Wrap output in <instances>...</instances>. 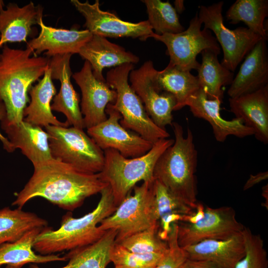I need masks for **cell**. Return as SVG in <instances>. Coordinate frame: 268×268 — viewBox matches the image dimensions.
<instances>
[{
  "label": "cell",
  "mask_w": 268,
  "mask_h": 268,
  "mask_svg": "<svg viewBox=\"0 0 268 268\" xmlns=\"http://www.w3.org/2000/svg\"><path fill=\"white\" fill-rule=\"evenodd\" d=\"M38 25L41 28L38 36L27 43V47L38 56L44 51L47 57L57 55L78 54L81 47L93 34L87 29H66L46 25L40 18Z\"/></svg>",
  "instance_id": "e0dca14e"
},
{
  "label": "cell",
  "mask_w": 268,
  "mask_h": 268,
  "mask_svg": "<svg viewBox=\"0 0 268 268\" xmlns=\"http://www.w3.org/2000/svg\"><path fill=\"white\" fill-rule=\"evenodd\" d=\"M43 228H37L25 234L20 239L12 243L0 245V267L1 266L21 265L27 263H46L55 261H67L65 256L52 254H36L33 245L36 236Z\"/></svg>",
  "instance_id": "f1b7e54d"
},
{
  "label": "cell",
  "mask_w": 268,
  "mask_h": 268,
  "mask_svg": "<svg viewBox=\"0 0 268 268\" xmlns=\"http://www.w3.org/2000/svg\"><path fill=\"white\" fill-rule=\"evenodd\" d=\"M5 268H6V267H5Z\"/></svg>",
  "instance_id": "f6af8a7d"
},
{
  "label": "cell",
  "mask_w": 268,
  "mask_h": 268,
  "mask_svg": "<svg viewBox=\"0 0 268 268\" xmlns=\"http://www.w3.org/2000/svg\"><path fill=\"white\" fill-rule=\"evenodd\" d=\"M53 158L82 172L98 173L104 163V154L83 130L49 125L45 128Z\"/></svg>",
  "instance_id": "ba28073f"
},
{
  "label": "cell",
  "mask_w": 268,
  "mask_h": 268,
  "mask_svg": "<svg viewBox=\"0 0 268 268\" xmlns=\"http://www.w3.org/2000/svg\"><path fill=\"white\" fill-rule=\"evenodd\" d=\"M0 125L14 150L20 149L33 164L53 159L49 134L41 127L24 120L17 124Z\"/></svg>",
  "instance_id": "cb8c5ba5"
},
{
  "label": "cell",
  "mask_w": 268,
  "mask_h": 268,
  "mask_svg": "<svg viewBox=\"0 0 268 268\" xmlns=\"http://www.w3.org/2000/svg\"><path fill=\"white\" fill-rule=\"evenodd\" d=\"M148 15L147 20L154 33L161 35L176 34L185 30L180 23L178 13L168 1L160 0H143Z\"/></svg>",
  "instance_id": "1f68e13d"
},
{
  "label": "cell",
  "mask_w": 268,
  "mask_h": 268,
  "mask_svg": "<svg viewBox=\"0 0 268 268\" xmlns=\"http://www.w3.org/2000/svg\"><path fill=\"white\" fill-rule=\"evenodd\" d=\"M47 225V220L34 213L24 211L19 207H5L0 210V245L14 242L28 231Z\"/></svg>",
  "instance_id": "f546056e"
},
{
  "label": "cell",
  "mask_w": 268,
  "mask_h": 268,
  "mask_svg": "<svg viewBox=\"0 0 268 268\" xmlns=\"http://www.w3.org/2000/svg\"><path fill=\"white\" fill-rule=\"evenodd\" d=\"M177 223V241L182 248L205 240H226L241 233L245 227L236 219L235 210L228 206H206L204 217L198 222Z\"/></svg>",
  "instance_id": "8fae6325"
},
{
  "label": "cell",
  "mask_w": 268,
  "mask_h": 268,
  "mask_svg": "<svg viewBox=\"0 0 268 268\" xmlns=\"http://www.w3.org/2000/svg\"><path fill=\"white\" fill-rule=\"evenodd\" d=\"M0 0V48L7 43L26 42L33 34V26L42 17L43 9L30 1L22 7L8 3L3 9Z\"/></svg>",
  "instance_id": "ffe728a7"
},
{
  "label": "cell",
  "mask_w": 268,
  "mask_h": 268,
  "mask_svg": "<svg viewBox=\"0 0 268 268\" xmlns=\"http://www.w3.org/2000/svg\"><path fill=\"white\" fill-rule=\"evenodd\" d=\"M156 70L153 62L147 61L138 68L131 70L129 79L149 117L158 127L165 129L166 126H172V112L177 102L173 94L161 91L156 86L154 80Z\"/></svg>",
  "instance_id": "7c38bea8"
},
{
  "label": "cell",
  "mask_w": 268,
  "mask_h": 268,
  "mask_svg": "<svg viewBox=\"0 0 268 268\" xmlns=\"http://www.w3.org/2000/svg\"><path fill=\"white\" fill-rule=\"evenodd\" d=\"M117 232L108 230L95 243L69 251L65 256L68 263L60 268H106L111 262L110 253ZM28 268H40L31 265Z\"/></svg>",
  "instance_id": "484cf974"
},
{
  "label": "cell",
  "mask_w": 268,
  "mask_h": 268,
  "mask_svg": "<svg viewBox=\"0 0 268 268\" xmlns=\"http://www.w3.org/2000/svg\"><path fill=\"white\" fill-rule=\"evenodd\" d=\"M6 111L4 103L0 101V122L6 117ZM0 140L2 143L4 149L8 152H12L15 150L7 138L4 136L0 132Z\"/></svg>",
  "instance_id": "60d3db41"
},
{
  "label": "cell",
  "mask_w": 268,
  "mask_h": 268,
  "mask_svg": "<svg viewBox=\"0 0 268 268\" xmlns=\"http://www.w3.org/2000/svg\"><path fill=\"white\" fill-rule=\"evenodd\" d=\"M182 248L189 259L209 261L217 268H235L246 253L242 232L226 240H205Z\"/></svg>",
  "instance_id": "7402d4cb"
},
{
  "label": "cell",
  "mask_w": 268,
  "mask_h": 268,
  "mask_svg": "<svg viewBox=\"0 0 268 268\" xmlns=\"http://www.w3.org/2000/svg\"><path fill=\"white\" fill-rule=\"evenodd\" d=\"M134 64L126 63L109 70L105 79L117 93L113 104L122 116L120 124L143 138L154 143L170 136L166 129L158 127L147 114L139 97L129 83V75Z\"/></svg>",
  "instance_id": "8992f818"
},
{
  "label": "cell",
  "mask_w": 268,
  "mask_h": 268,
  "mask_svg": "<svg viewBox=\"0 0 268 268\" xmlns=\"http://www.w3.org/2000/svg\"><path fill=\"white\" fill-rule=\"evenodd\" d=\"M72 77L81 92L80 111L85 128L88 129L107 118L105 112L108 104H114L116 92L105 80L96 78L93 74L89 63L85 61L80 71L72 74Z\"/></svg>",
  "instance_id": "9a60e30c"
},
{
  "label": "cell",
  "mask_w": 268,
  "mask_h": 268,
  "mask_svg": "<svg viewBox=\"0 0 268 268\" xmlns=\"http://www.w3.org/2000/svg\"><path fill=\"white\" fill-rule=\"evenodd\" d=\"M177 223L171 225L167 242L168 250L153 268H179L188 258L186 251L181 247L177 241Z\"/></svg>",
  "instance_id": "8d00e7d4"
},
{
  "label": "cell",
  "mask_w": 268,
  "mask_h": 268,
  "mask_svg": "<svg viewBox=\"0 0 268 268\" xmlns=\"http://www.w3.org/2000/svg\"><path fill=\"white\" fill-rule=\"evenodd\" d=\"M183 0H176L174 1V9L177 13H182L185 9L184 2Z\"/></svg>",
  "instance_id": "b9f144b4"
},
{
  "label": "cell",
  "mask_w": 268,
  "mask_h": 268,
  "mask_svg": "<svg viewBox=\"0 0 268 268\" xmlns=\"http://www.w3.org/2000/svg\"><path fill=\"white\" fill-rule=\"evenodd\" d=\"M222 101L218 99H208L205 92L201 88L188 100L187 105L193 115L198 118L207 121L211 126L215 139L224 142L230 135L239 138L254 134L253 129L243 124L239 119L232 120L223 119L220 113Z\"/></svg>",
  "instance_id": "ac0fdd59"
},
{
  "label": "cell",
  "mask_w": 268,
  "mask_h": 268,
  "mask_svg": "<svg viewBox=\"0 0 268 268\" xmlns=\"http://www.w3.org/2000/svg\"><path fill=\"white\" fill-rule=\"evenodd\" d=\"M268 16V0H237L225 14L229 23L243 22L248 29L263 39H268L265 20Z\"/></svg>",
  "instance_id": "4dcf8cb0"
},
{
  "label": "cell",
  "mask_w": 268,
  "mask_h": 268,
  "mask_svg": "<svg viewBox=\"0 0 268 268\" xmlns=\"http://www.w3.org/2000/svg\"><path fill=\"white\" fill-rule=\"evenodd\" d=\"M154 204L159 226L166 225L177 215H192L196 209L190 207L161 183L154 181Z\"/></svg>",
  "instance_id": "d6a6232c"
},
{
  "label": "cell",
  "mask_w": 268,
  "mask_h": 268,
  "mask_svg": "<svg viewBox=\"0 0 268 268\" xmlns=\"http://www.w3.org/2000/svg\"><path fill=\"white\" fill-rule=\"evenodd\" d=\"M159 231V225L154 226L116 243L133 253L165 254L168 250V243L160 237Z\"/></svg>",
  "instance_id": "836d02e7"
},
{
  "label": "cell",
  "mask_w": 268,
  "mask_h": 268,
  "mask_svg": "<svg viewBox=\"0 0 268 268\" xmlns=\"http://www.w3.org/2000/svg\"><path fill=\"white\" fill-rule=\"evenodd\" d=\"M201 63L197 75L200 87L208 99L223 102L222 87L230 85L234 79L233 72L223 66L218 60V54L210 50L201 53Z\"/></svg>",
  "instance_id": "4316f807"
},
{
  "label": "cell",
  "mask_w": 268,
  "mask_h": 268,
  "mask_svg": "<svg viewBox=\"0 0 268 268\" xmlns=\"http://www.w3.org/2000/svg\"><path fill=\"white\" fill-rule=\"evenodd\" d=\"M262 196L265 198V201L262 203V206L265 207L267 209H268V185L264 186L262 188Z\"/></svg>",
  "instance_id": "7bdbcfd3"
},
{
  "label": "cell",
  "mask_w": 268,
  "mask_h": 268,
  "mask_svg": "<svg viewBox=\"0 0 268 268\" xmlns=\"http://www.w3.org/2000/svg\"><path fill=\"white\" fill-rule=\"evenodd\" d=\"M56 92L49 67L43 78L29 90L31 101L24 110L23 116L26 118L23 120L41 128L49 125L68 127L67 122L59 121L52 113L51 102Z\"/></svg>",
  "instance_id": "d4e9b609"
},
{
  "label": "cell",
  "mask_w": 268,
  "mask_h": 268,
  "mask_svg": "<svg viewBox=\"0 0 268 268\" xmlns=\"http://www.w3.org/2000/svg\"><path fill=\"white\" fill-rule=\"evenodd\" d=\"M0 52V101L5 107L6 117L0 124H17L29 102L28 92L32 85L49 67L50 58L31 56L33 51L14 49L5 44Z\"/></svg>",
  "instance_id": "7a4b0ae2"
},
{
  "label": "cell",
  "mask_w": 268,
  "mask_h": 268,
  "mask_svg": "<svg viewBox=\"0 0 268 268\" xmlns=\"http://www.w3.org/2000/svg\"><path fill=\"white\" fill-rule=\"evenodd\" d=\"M268 178V171L259 172L256 175H250V177L245 183L243 190L246 191L253 187L255 185L267 179Z\"/></svg>",
  "instance_id": "ab89813d"
},
{
  "label": "cell",
  "mask_w": 268,
  "mask_h": 268,
  "mask_svg": "<svg viewBox=\"0 0 268 268\" xmlns=\"http://www.w3.org/2000/svg\"><path fill=\"white\" fill-rule=\"evenodd\" d=\"M198 13L191 19L188 28L176 34H155L151 38L164 43L166 54L170 57L169 64L180 69L198 70L200 66L197 55L204 50H210L219 55L220 48L211 31L203 28Z\"/></svg>",
  "instance_id": "30bf717a"
},
{
  "label": "cell",
  "mask_w": 268,
  "mask_h": 268,
  "mask_svg": "<svg viewBox=\"0 0 268 268\" xmlns=\"http://www.w3.org/2000/svg\"><path fill=\"white\" fill-rule=\"evenodd\" d=\"M71 54L57 55L50 59L49 67L52 79L61 83L59 93L54 96L52 111L61 112L66 118L69 126L83 130L85 128L79 107V95L74 90L70 78L72 75L70 66Z\"/></svg>",
  "instance_id": "2e32d148"
},
{
  "label": "cell",
  "mask_w": 268,
  "mask_h": 268,
  "mask_svg": "<svg viewBox=\"0 0 268 268\" xmlns=\"http://www.w3.org/2000/svg\"><path fill=\"white\" fill-rule=\"evenodd\" d=\"M70 2L84 17V27L93 35L112 38L131 37L145 41L154 33L147 20L136 23L123 20L114 13L101 9L98 0L93 4L88 0L82 2L71 0Z\"/></svg>",
  "instance_id": "5bb4252c"
},
{
  "label": "cell",
  "mask_w": 268,
  "mask_h": 268,
  "mask_svg": "<svg viewBox=\"0 0 268 268\" xmlns=\"http://www.w3.org/2000/svg\"><path fill=\"white\" fill-rule=\"evenodd\" d=\"M154 181L135 186L134 194H129L115 212L100 223L101 229L117 232L115 243L159 225L154 204Z\"/></svg>",
  "instance_id": "52a82bcc"
},
{
  "label": "cell",
  "mask_w": 268,
  "mask_h": 268,
  "mask_svg": "<svg viewBox=\"0 0 268 268\" xmlns=\"http://www.w3.org/2000/svg\"><path fill=\"white\" fill-rule=\"evenodd\" d=\"M230 111L254 132L257 139L268 143V85L250 93L229 99Z\"/></svg>",
  "instance_id": "44dd1931"
},
{
  "label": "cell",
  "mask_w": 268,
  "mask_h": 268,
  "mask_svg": "<svg viewBox=\"0 0 268 268\" xmlns=\"http://www.w3.org/2000/svg\"><path fill=\"white\" fill-rule=\"evenodd\" d=\"M100 194V201L92 211L79 218L67 212L62 217L59 229L43 228L35 238L33 249L42 255H52L86 246L100 239L106 231L101 229L98 224L117 207L109 185Z\"/></svg>",
  "instance_id": "3957f363"
},
{
  "label": "cell",
  "mask_w": 268,
  "mask_h": 268,
  "mask_svg": "<svg viewBox=\"0 0 268 268\" xmlns=\"http://www.w3.org/2000/svg\"><path fill=\"white\" fill-rule=\"evenodd\" d=\"M174 142L173 139H159L146 153L131 158L113 149L104 150V165L98 174L100 179L110 186L117 206L137 182L154 180L153 170L157 160Z\"/></svg>",
  "instance_id": "5b68a950"
},
{
  "label": "cell",
  "mask_w": 268,
  "mask_h": 268,
  "mask_svg": "<svg viewBox=\"0 0 268 268\" xmlns=\"http://www.w3.org/2000/svg\"><path fill=\"white\" fill-rule=\"evenodd\" d=\"M204 215V207L198 202L195 212L192 215H184L181 221L194 224L201 220Z\"/></svg>",
  "instance_id": "f35d334b"
},
{
  "label": "cell",
  "mask_w": 268,
  "mask_h": 268,
  "mask_svg": "<svg viewBox=\"0 0 268 268\" xmlns=\"http://www.w3.org/2000/svg\"><path fill=\"white\" fill-rule=\"evenodd\" d=\"M244 237L246 253L235 268H268V258L263 238L245 227Z\"/></svg>",
  "instance_id": "e575fe53"
},
{
  "label": "cell",
  "mask_w": 268,
  "mask_h": 268,
  "mask_svg": "<svg viewBox=\"0 0 268 268\" xmlns=\"http://www.w3.org/2000/svg\"><path fill=\"white\" fill-rule=\"evenodd\" d=\"M114 268H123L115 267Z\"/></svg>",
  "instance_id": "ee69618b"
},
{
  "label": "cell",
  "mask_w": 268,
  "mask_h": 268,
  "mask_svg": "<svg viewBox=\"0 0 268 268\" xmlns=\"http://www.w3.org/2000/svg\"><path fill=\"white\" fill-rule=\"evenodd\" d=\"M223 1L209 6L199 7L198 16L204 28L213 31L221 46L223 57L221 65L234 72L239 64L262 39L247 28L238 27L234 30L224 24L222 16Z\"/></svg>",
  "instance_id": "9c48e42d"
},
{
  "label": "cell",
  "mask_w": 268,
  "mask_h": 268,
  "mask_svg": "<svg viewBox=\"0 0 268 268\" xmlns=\"http://www.w3.org/2000/svg\"><path fill=\"white\" fill-rule=\"evenodd\" d=\"M267 41L260 40L245 57L227 93L233 98L255 92L268 85Z\"/></svg>",
  "instance_id": "d6986e66"
},
{
  "label": "cell",
  "mask_w": 268,
  "mask_h": 268,
  "mask_svg": "<svg viewBox=\"0 0 268 268\" xmlns=\"http://www.w3.org/2000/svg\"><path fill=\"white\" fill-rule=\"evenodd\" d=\"M179 268H217V267L215 264L209 261L188 258Z\"/></svg>",
  "instance_id": "74e56055"
},
{
  "label": "cell",
  "mask_w": 268,
  "mask_h": 268,
  "mask_svg": "<svg viewBox=\"0 0 268 268\" xmlns=\"http://www.w3.org/2000/svg\"><path fill=\"white\" fill-rule=\"evenodd\" d=\"M164 255L165 254H141L133 253L115 243L111 251L110 260L111 262L117 267L153 268Z\"/></svg>",
  "instance_id": "d590c367"
},
{
  "label": "cell",
  "mask_w": 268,
  "mask_h": 268,
  "mask_svg": "<svg viewBox=\"0 0 268 268\" xmlns=\"http://www.w3.org/2000/svg\"><path fill=\"white\" fill-rule=\"evenodd\" d=\"M105 112L108 117L105 121L87 129L88 135L102 150L113 149L131 158L141 156L152 148L153 143L120 124L122 116L112 104L107 105Z\"/></svg>",
  "instance_id": "4fadbf2b"
},
{
  "label": "cell",
  "mask_w": 268,
  "mask_h": 268,
  "mask_svg": "<svg viewBox=\"0 0 268 268\" xmlns=\"http://www.w3.org/2000/svg\"><path fill=\"white\" fill-rule=\"evenodd\" d=\"M154 80L159 90L171 93L176 98L174 111L186 106L190 98L200 88L197 76L191 71L180 69L170 64L164 69L156 70Z\"/></svg>",
  "instance_id": "83f0119b"
},
{
  "label": "cell",
  "mask_w": 268,
  "mask_h": 268,
  "mask_svg": "<svg viewBox=\"0 0 268 268\" xmlns=\"http://www.w3.org/2000/svg\"><path fill=\"white\" fill-rule=\"evenodd\" d=\"M33 165L32 176L12 203L19 208L39 197L71 211L108 185L98 173L82 172L54 158Z\"/></svg>",
  "instance_id": "6da1fadb"
},
{
  "label": "cell",
  "mask_w": 268,
  "mask_h": 268,
  "mask_svg": "<svg viewBox=\"0 0 268 268\" xmlns=\"http://www.w3.org/2000/svg\"><path fill=\"white\" fill-rule=\"evenodd\" d=\"M78 54L89 63L93 75L101 80H105L102 73L104 68L115 67L126 63L137 64L139 60L138 57L123 47L97 35H92Z\"/></svg>",
  "instance_id": "603a6c76"
},
{
  "label": "cell",
  "mask_w": 268,
  "mask_h": 268,
  "mask_svg": "<svg viewBox=\"0 0 268 268\" xmlns=\"http://www.w3.org/2000/svg\"><path fill=\"white\" fill-rule=\"evenodd\" d=\"M175 135L174 143L167 148L157 160L153 178L187 204L196 208L197 189L195 173L198 153L192 131L188 129L184 136L182 126L172 124Z\"/></svg>",
  "instance_id": "277c9868"
}]
</instances>
